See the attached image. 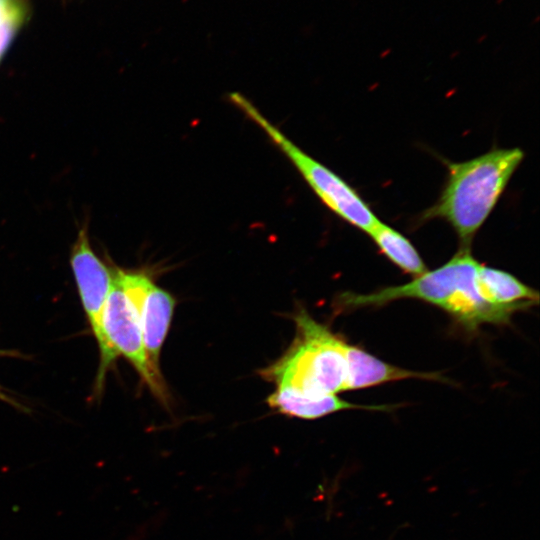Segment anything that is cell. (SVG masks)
Wrapping results in <instances>:
<instances>
[{"instance_id":"cell-8","label":"cell","mask_w":540,"mask_h":540,"mask_svg":"<svg viewBox=\"0 0 540 540\" xmlns=\"http://www.w3.org/2000/svg\"><path fill=\"white\" fill-rule=\"evenodd\" d=\"M346 381L344 391L358 390L408 378L441 379L435 373L417 372L389 364L364 349L345 344Z\"/></svg>"},{"instance_id":"cell-7","label":"cell","mask_w":540,"mask_h":540,"mask_svg":"<svg viewBox=\"0 0 540 540\" xmlns=\"http://www.w3.org/2000/svg\"><path fill=\"white\" fill-rule=\"evenodd\" d=\"M118 277L138 308L142 338L152 371L160 376L159 357L175 308L174 297L137 272L116 269Z\"/></svg>"},{"instance_id":"cell-16","label":"cell","mask_w":540,"mask_h":540,"mask_svg":"<svg viewBox=\"0 0 540 540\" xmlns=\"http://www.w3.org/2000/svg\"><path fill=\"white\" fill-rule=\"evenodd\" d=\"M539 19H540V17L537 15V16L533 19V21L531 22V24H532V25L537 24V23L539 22Z\"/></svg>"},{"instance_id":"cell-4","label":"cell","mask_w":540,"mask_h":540,"mask_svg":"<svg viewBox=\"0 0 540 540\" xmlns=\"http://www.w3.org/2000/svg\"><path fill=\"white\" fill-rule=\"evenodd\" d=\"M229 98L286 155L316 196L334 214L367 234L379 222L368 203L353 187L299 148L245 96L235 92Z\"/></svg>"},{"instance_id":"cell-9","label":"cell","mask_w":540,"mask_h":540,"mask_svg":"<svg viewBox=\"0 0 540 540\" xmlns=\"http://www.w3.org/2000/svg\"><path fill=\"white\" fill-rule=\"evenodd\" d=\"M275 411L301 419H317L347 409L388 410L386 405H357L337 397L336 394L312 396L288 385H276L267 398Z\"/></svg>"},{"instance_id":"cell-15","label":"cell","mask_w":540,"mask_h":540,"mask_svg":"<svg viewBox=\"0 0 540 540\" xmlns=\"http://www.w3.org/2000/svg\"><path fill=\"white\" fill-rule=\"evenodd\" d=\"M486 38H487V34H483L478 38L477 41L480 43V42L484 41Z\"/></svg>"},{"instance_id":"cell-10","label":"cell","mask_w":540,"mask_h":540,"mask_svg":"<svg viewBox=\"0 0 540 540\" xmlns=\"http://www.w3.org/2000/svg\"><path fill=\"white\" fill-rule=\"evenodd\" d=\"M480 295L490 304L518 310L538 304L536 290L521 282L514 275L480 264L476 276Z\"/></svg>"},{"instance_id":"cell-5","label":"cell","mask_w":540,"mask_h":540,"mask_svg":"<svg viewBox=\"0 0 540 540\" xmlns=\"http://www.w3.org/2000/svg\"><path fill=\"white\" fill-rule=\"evenodd\" d=\"M70 264L83 308L100 351L97 389L117 357L110 349L103 329V311L111 288L113 271L93 251L85 225L77 235L70 254Z\"/></svg>"},{"instance_id":"cell-13","label":"cell","mask_w":540,"mask_h":540,"mask_svg":"<svg viewBox=\"0 0 540 540\" xmlns=\"http://www.w3.org/2000/svg\"><path fill=\"white\" fill-rule=\"evenodd\" d=\"M0 399L9 403H14L5 393H3L2 388L0 387Z\"/></svg>"},{"instance_id":"cell-3","label":"cell","mask_w":540,"mask_h":540,"mask_svg":"<svg viewBox=\"0 0 540 540\" xmlns=\"http://www.w3.org/2000/svg\"><path fill=\"white\" fill-rule=\"evenodd\" d=\"M294 320L297 335L292 346L262 374L276 385H288L312 396L344 391L347 341L304 310Z\"/></svg>"},{"instance_id":"cell-12","label":"cell","mask_w":540,"mask_h":540,"mask_svg":"<svg viewBox=\"0 0 540 540\" xmlns=\"http://www.w3.org/2000/svg\"><path fill=\"white\" fill-rule=\"evenodd\" d=\"M25 0H0V61L27 17Z\"/></svg>"},{"instance_id":"cell-11","label":"cell","mask_w":540,"mask_h":540,"mask_svg":"<svg viewBox=\"0 0 540 540\" xmlns=\"http://www.w3.org/2000/svg\"><path fill=\"white\" fill-rule=\"evenodd\" d=\"M368 235L379 251L403 272L417 277L427 271L414 245L391 226L379 220Z\"/></svg>"},{"instance_id":"cell-1","label":"cell","mask_w":540,"mask_h":540,"mask_svg":"<svg viewBox=\"0 0 540 540\" xmlns=\"http://www.w3.org/2000/svg\"><path fill=\"white\" fill-rule=\"evenodd\" d=\"M480 263L461 248L442 266L427 270L406 284L388 286L368 294L344 293V308L379 307L400 299H415L445 311L467 332L483 324H507L515 309L488 303L478 292Z\"/></svg>"},{"instance_id":"cell-17","label":"cell","mask_w":540,"mask_h":540,"mask_svg":"<svg viewBox=\"0 0 540 540\" xmlns=\"http://www.w3.org/2000/svg\"><path fill=\"white\" fill-rule=\"evenodd\" d=\"M505 0H495L496 5H501Z\"/></svg>"},{"instance_id":"cell-14","label":"cell","mask_w":540,"mask_h":540,"mask_svg":"<svg viewBox=\"0 0 540 540\" xmlns=\"http://www.w3.org/2000/svg\"><path fill=\"white\" fill-rule=\"evenodd\" d=\"M14 355H17V353L14 351L0 349V356H14Z\"/></svg>"},{"instance_id":"cell-6","label":"cell","mask_w":540,"mask_h":540,"mask_svg":"<svg viewBox=\"0 0 540 540\" xmlns=\"http://www.w3.org/2000/svg\"><path fill=\"white\" fill-rule=\"evenodd\" d=\"M103 329L115 356L125 357L150 390L164 398L162 378L152 371L147 360L138 308L124 289L116 269L103 311Z\"/></svg>"},{"instance_id":"cell-2","label":"cell","mask_w":540,"mask_h":540,"mask_svg":"<svg viewBox=\"0 0 540 540\" xmlns=\"http://www.w3.org/2000/svg\"><path fill=\"white\" fill-rule=\"evenodd\" d=\"M524 158L519 148H497L463 162L447 163L448 176L437 201L422 220L443 219L469 246Z\"/></svg>"}]
</instances>
